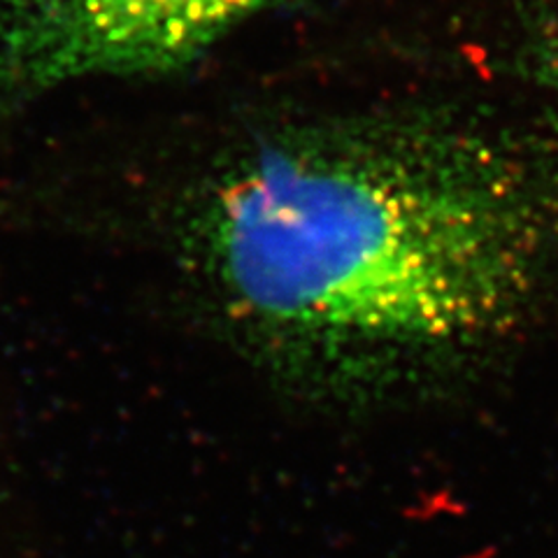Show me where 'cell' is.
<instances>
[{
  "label": "cell",
  "mask_w": 558,
  "mask_h": 558,
  "mask_svg": "<svg viewBox=\"0 0 558 558\" xmlns=\"http://www.w3.org/2000/svg\"><path fill=\"white\" fill-rule=\"evenodd\" d=\"M492 137L428 112L319 119L226 151L174 247L260 365L338 396L424 379L529 299L543 213Z\"/></svg>",
  "instance_id": "cell-1"
},
{
  "label": "cell",
  "mask_w": 558,
  "mask_h": 558,
  "mask_svg": "<svg viewBox=\"0 0 558 558\" xmlns=\"http://www.w3.org/2000/svg\"><path fill=\"white\" fill-rule=\"evenodd\" d=\"M275 0H0V100L196 61Z\"/></svg>",
  "instance_id": "cell-2"
},
{
  "label": "cell",
  "mask_w": 558,
  "mask_h": 558,
  "mask_svg": "<svg viewBox=\"0 0 558 558\" xmlns=\"http://www.w3.org/2000/svg\"><path fill=\"white\" fill-rule=\"evenodd\" d=\"M549 43H551V65H554V73L558 75V12L554 16V26H551V35H549Z\"/></svg>",
  "instance_id": "cell-3"
}]
</instances>
